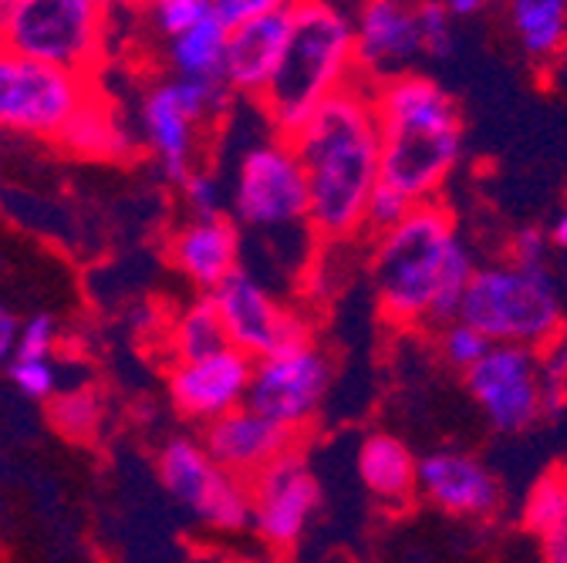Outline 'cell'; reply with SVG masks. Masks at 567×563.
<instances>
[{"label": "cell", "mask_w": 567, "mask_h": 563, "mask_svg": "<svg viewBox=\"0 0 567 563\" xmlns=\"http://www.w3.org/2000/svg\"><path fill=\"white\" fill-rule=\"evenodd\" d=\"M105 14L109 8L95 0H11L0 44L31 61L85 75L102 54Z\"/></svg>", "instance_id": "obj_6"}, {"label": "cell", "mask_w": 567, "mask_h": 563, "mask_svg": "<svg viewBox=\"0 0 567 563\" xmlns=\"http://www.w3.org/2000/svg\"><path fill=\"white\" fill-rule=\"evenodd\" d=\"M85 102V75L31 61L0 44V128L58 138Z\"/></svg>", "instance_id": "obj_7"}, {"label": "cell", "mask_w": 567, "mask_h": 563, "mask_svg": "<svg viewBox=\"0 0 567 563\" xmlns=\"http://www.w3.org/2000/svg\"><path fill=\"white\" fill-rule=\"evenodd\" d=\"M183 196L186 206L193 209V220H217L224 217V186L220 179L206 173V169H193L183 179Z\"/></svg>", "instance_id": "obj_35"}, {"label": "cell", "mask_w": 567, "mask_h": 563, "mask_svg": "<svg viewBox=\"0 0 567 563\" xmlns=\"http://www.w3.org/2000/svg\"><path fill=\"white\" fill-rule=\"evenodd\" d=\"M51 426L71 439V442H85L99 432L102 426V395L89 385L58 392V398H51Z\"/></svg>", "instance_id": "obj_26"}, {"label": "cell", "mask_w": 567, "mask_h": 563, "mask_svg": "<svg viewBox=\"0 0 567 563\" xmlns=\"http://www.w3.org/2000/svg\"><path fill=\"white\" fill-rule=\"evenodd\" d=\"M150 14H153V28L173 41L209 14V0H159V4L150 8Z\"/></svg>", "instance_id": "obj_34"}, {"label": "cell", "mask_w": 567, "mask_h": 563, "mask_svg": "<svg viewBox=\"0 0 567 563\" xmlns=\"http://www.w3.org/2000/svg\"><path fill=\"white\" fill-rule=\"evenodd\" d=\"M480 408L486 411L489 426L496 432H524L540 418V382H520L514 388H504L489 398L480 402Z\"/></svg>", "instance_id": "obj_27"}, {"label": "cell", "mask_w": 567, "mask_h": 563, "mask_svg": "<svg viewBox=\"0 0 567 563\" xmlns=\"http://www.w3.org/2000/svg\"><path fill=\"white\" fill-rule=\"evenodd\" d=\"M277 0H209V14L217 18L227 31L267 14Z\"/></svg>", "instance_id": "obj_37"}, {"label": "cell", "mask_w": 567, "mask_h": 563, "mask_svg": "<svg viewBox=\"0 0 567 563\" xmlns=\"http://www.w3.org/2000/svg\"><path fill=\"white\" fill-rule=\"evenodd\" d=\"M415 489L453 517H489L504 500L496 476L466 452H433L419 459Z\"/></svg>", "instance_id": "obj_17"}, {"label": "cell", "mask_w": 567, "mask_h": 563, "mask_svg": "<svg viewBox=\"0 0 567 563\" xmlns=\"http://www.w3.org/2000/svg\"><path fill=\"white\" fill-rule=\"evenodd\" d=\"M288 34H291V4H284V0H277L267 14L227 31L224 85L230 92L260 98L277 72Z\"/></svg>", "instance_id": "obj_18"}, {"label": "cell", "mask_w": 567, "mask_h": 563, "mask_svg": "<svg viewBox=\"0 0 567 563\" xmlns=\"http://www.w3.org/2000/svg\"><path fill=\"white\" fill-rule=\"evenodd\" d=\"M291 149L308 183V223L321 237L362 230L369 192L379 183L382 135L369 82L354 79L331 95L298 135Z\"/></svg>", "instance_id": "obj_1"}, {"label": "cell", "mask_w": 567, "mask_h": 563, "mask_svg": "<svg viewBox=\"0 0 567 563\" xmlns=\"http://www.w3.org/2000/svg\"><path fill=\"white\" fill-rule=\"evenodd\" d=\"M415 469H419V459L395 436L375 432L359 449V476L372 497L385 503H405L412 497Z\"/></svg>", "instance_id": "obj_20"}, {"label": "cell", "mask_w": 567, "mask_h": 563, "mask_svg": "<svg viewBox=\"0 0 567 563\" xmlns=\"http://www.w3.org/2000/svg\"><path fill=\"white\" fill-rule=\"evenodd\" d=\"M550 240L540 227H524L514 237V267H544Z\"/></svg>", "instance_id": "obj_38"}, {"label": "cell", "mask_w": 567, "mask_h": 563, "mask_svg": "<svg viewBox=\"0 0 567 563\" xmlns=\"http://www.w3.org/2000/svg\"><path fill=\"white\" fill-rule=\"evenodd\" d=\"M4 368H8L11 385L24 398H38V402H51L54 398L58 372H54L51 358H11Z\"/></svg>", "instance_id": "obj_33"}, {"label": "cell", "mask_w": 567, "mask_h": 563, "mask_svg": "<svg viewBox=\"0 0 567 563\" xmlns=\"http://www.w3.org/2000/svg\"><path fill=\"white\" fill-rule=\"evenodd\" d=\"M54 341H58V324H54V317L38 314V317H31L28 324L18 327V337H14V358H51Z\"/></svg>", "instance_id": "obj_36"}, {"label": "cell", "mask_w": 567, "mask_h": 563, "mask_svg": "<svg viewBox=\"0 0 567 563\" xmlns=\"http://www.w3.org/2000/svg\"><path fill=\"white\" fill-rule=\"evenodd\" d=\"M537 382H540V415L544 418H560L567 411V385L544 382V378H537Z\"/></svg>", "instance_id": "obj_40"}, {"label": "cell", "mask_w": 567, "mask_h": 563, "mask_svg": "<svg viewBox=\"0 0 567 563\" xmlns=\"http://www.w3.org/2000/svg\"><path fill=\"white\" fill-rule=\"evenodd\" d=\"M14 337H18V324L0 311V365H8L14 358Z\"/></svg>", "instance_id": "obj_41"}, {"label": "cell", "mask_w": 567, "mask_h": 563, "mask_svg": "<svg viewBox=\"0 0 567 563\" xmlns=\"http://www.w3.org/2000/svg\"><path fill=\"white\" fill-rule=\"evenodd\" d=\"M234 347L227 337V327L220 321V311L209 294L196 298L173 324V355L176 362H199L209 355Z\"/></svg>", "instance_id": "obj_24"}, {"label": "cell", "mask_w": 567, "mask_h": 563, "mask_svg": "<svg viewBox=\"0 0 567 563\" xmlns=\"http://www.w3.org/2000/svg\"><path fill=\"white\" fill-rule=\"evenodd\" d=\"M224 58H227V28L206 14L186 34L169 41V64L176 79L186 82H224Z\"/></svg>", "instance_id": "obj_21"}, {"label": "cell", "mask_w": 567, "mask_h": 563, "mask_svg": "<svg viewBox=\"0 0 567 563\" xmlns=\"http://www.w3.org/2000/svg\"><path fill=\"white\" fill-rule=\"evenodd\" d=\"M453 217L440 202H415L412 213L379 237L372 257V277L379 304L389 321H425L436 298V284L450 247L456 243Z\"/></svg>", "instance_id": "obj_4"}, {"label": "cell", "mask_w": 567, "mask_h": 563, "mask_svg": "<svg viewBox=\"0 0 567 563\" xmlns=\"http://www.w3.org/2000/svg\"><path fill=\"white\" fill-rule=\"evenodd\" d=\"M354 21V75L375 85L402 75L409 61L422 54L415 4L402 0H369L351 14Z\"/></svg>", "instance_id": "obj_14"}, {"label": "cell", "mask_w": 567, "mask_h": 563, "mask_svg": "<svg viewBox=\"0 0 567 563\" xmlns=\"http://www.w3.org/2000/svg\"><path fill=\"white\" fill-rule=\"evenodd\" d=\"M524 523L540 540L567 530V476H560V472L544 476L530 489L527 507H524Z\"/></svg>", "instance_id": "obj_29"}, {"label": "cell", "mask_w": 567, "mask_h": 563, "mask_svg": "<svg viewBox=\"0 0 567 563\" xmlns=\"http://www.w3.org/2000/svg\"><path fill=\"white\" fill-rule=\"evenodd\" d=\"M415 21H419L422 54H433V58H450L453 54L456 34H453V21H450L443 4H436V0L415 4Z\"/></svg>", "instance_id": "obj_31"}, {"label": "cell", "mask_w": 567, "mask_h": 563, "mask_svg": "<svg viewBox=\"0 0 567 563\" xmlns=\"http://www.w3.org/2000/svg\"><path fill=\"white\" fill-rule=\"evenodd\" d=\"M537 378L567 385V334H564V337H557V341H550L547 355L540 358V372H537Z\"/></svg>", "instance_id": "obj_39"}, {"label": "cell", "mask_w": 567, "mask_h": 563, "mask_svg": "<svg viewBox=\"0 0 567 563\" xmlns=\"http://www.w3.org/2000/svg\"><path fill=\"white\" fill-rule=\"evenodd\" d=\"M209 298L220 311L230 344L254 362L284 347L311 344L308 321L288 307H280L277 298L247 270H234Z\"/></svg>", "instance_id": "obj_12"}, {"label": "cell", "mask_w": 567, "mask_h": 563, "mask_svg": "<svg viewBox=\"0 0 567 563\" xmlns=\"http://www.w3.org/2000/svg\"><path fill=\"white\" fill-rule=\"evenodd\" d=\"M412 199L405 192H399L395 186L389 183H375V189L369 192V202H365V217H362V230L382 237L389 230H395L409 213H412Z\"/></svg>", "instance_id": "obj_30"}, {"label": "cell", "mask_w": 567, "mask_h": 563, "mask_svg": "<svg viewBox=\"0 0 567 563\" xmlns=\"http://www.w3.org/2000/svg\"><path fill=\"white\" fill-rule=\"evenodd\" d=\"M159 479L173 497L206 526L237 533L250 526V489L224 472L196 439H173L159 452Z\"/></svg>", "instance_id": "obj_11"}, {"label": "cell", "mask_w": 567, "mask_h": 563, "mask_svg": "<svg viewBox=\"0 0 567 563\" xmlns=\"http://www.w3.org/2000/svg\"><path fill=\"white\" fill-rule=\"evenodd\" d=\"M295 439H298L295 432L280 429L277 421L240 405L220 418L206 421L199 446L224 472L237 476L240 482H250L270 462L295 452Z\"/></svg>", "instance_id": "obj_15"}, {"label": "cell", "mask_w": 567, "mask_h": 563, "mask_svg": "<svg viewBox=\"0 0 567 563\" xmlns=\"http://www.w3.org/2000/svg\"><path fill=\"white\" fill-rule=\"evenodd\" d=\"M476 267H473V257L470 250L463 247V240H456L446 253V263H443V273H440V284H436V298H433V307L425 314V321L433 324H453L460 317V307H463V294L470 288Z\"/></svg>", "instance_id": "obj_28"}, {"label": "cell", "mask_w": 567, "mask_h": 563, "mask_svg": "<svg viewBox=\"0 0 567 563\" xmlns=\"http://www.w3.org/2000/svg\"><path fill=\"white\" fill-rule=\"evenodd\" d=\"M254 358L244 351L227 347L220 355L199 362H176L169 372V395L173 405L196 421H213L247 402Z\"/></svg>", "instance_id": "obj_16"}, {"label": "cell", "mask_w": 567, "mask_h": 563, "mask_svg": "<svg viewBox=\"0 0 567 563\" xmlns=\"http://www.w3.org/2000/svg\"><path fill=\"white\" fill-rule=\"evenodd\" d=\"M230 88L224 82H186L169 79L142 98V125L153 153L169 183L183 186V179L196 169V132L203 122L217 118L230 105Z\"/></svg>", "instance_id": "obj_9"}, {"label": "cell", "mask_w": 567, "mask_h": 563, "mask_svg": "<svg viewBox=\"0 0 567 563\" xmlns=\"http://www.w3.org/2000/svg\"><path fill=\"white\" fill-rule=\"evenodd\" d=\"M382 135L379 179L412 202H430L463 153L456 102L430 79L402 72L369 85Z\"/></svg>", "instance_id": "obj_2"}, {"label": "cell", "mask_w": 567, "mask_h": 563, "mask_svg": "<svg viewBox=\"0 0 567 563\" xmlns=\"http://www.w3.org/2000/svg\"><path fill=\"white\" fill-rule=\"evenodd\" d=\"M544 560L547 563H567V530L544 540Z\"/></svg>", "instance_id": "obj_43"}, {"label": "cell", "mask_w": 567, "mask_h": 563, "mask_svg": "<svg viewBox=\"0 0 567 563\" xmlns=\"http://www.w3.org/2000/svg\"><path fill=\"white\" fill-rule=\"evenodd\" d=\"M440 347H443V358H446L453 368H460V372L466 375L476 362H483V355H486V351H489L493 344H489L480 331H473L470 324L453 321V324L443 327Z\"/></svg>", "instance_id": "obj_32"}, {"label": "cell", "mask_w": 567, "mask_h": 563, "mask_svg": "<svg viewBox=\"0 0 567 563\" xmlns=\"http://www.w3.org/2000/svg\"><path fill=\"white\" fill-rule=\"evenodd\" d=\"M328 385H331V362L315 344L284 347L254 362L244 405L298 436L321 408Z\"/></svg>", "instance_id": "obj_10"}, {"label": "cell", "mask_w": 567, "mask_h": 563, "mask_svg": "<svg viewBox=\"0 0 567 563\" xmlns=\"http://www.w3.org/2000/svg\"><path fill=\"white\" fill-rule=\"evenodd\" d=\"M511 24L530 61H547L567 41V0H517Z\"/></svg>", "instance_id": "obj_22"}, {"label": "cell", "mask_w": 567, "mask_h": 563, "mask_svg": "<svg viewBox=\"0 0 567 563\" xmlns=\"http://www.w3.org/2000/svg\"><path fill=\"white\" fill-rule=\"evenodd\" d=\"M456 321L489 344H550L564 327L557 280L547 267H483L470 280Z\"/></svg>", "instance_id": "obj_5"}, {"label": "cell", "mask_w": 567, "mask_h": 563, "mask_svg": "<svg viewBox=\"0 0 567 563\" xmlns=\"http://www.w3.org/2000/svg\"><path fill=\"white\" fill-rule=\"evenodd\" d=\"M547 240H550V247H560V250H567V209H564V213L554 220V227L547 230Z\"/></svg>", "instance_id": "obj_44"}, {"label": "cell", "mask_w": 567, "mask_h": 563, "mask_svg": "<svg viewBox=\"0 0 567 563\" xmlns=\"http://www.w3.org/2000/svg\"><path fill=\"white\" fill-rule=\"evenodd\" d=\"M354 79V21L324 0L291 4V34L260 105L274 135L291 138L301 125Z\"/></svg>", "instance_id": "obj_3"}, {"label": "cell", "mask_w": 567, "mask_h": 563, "mask_svg": "<svg viewBox=\"0 0 567 563\" xmlns=\"http://www.w3.org/2000/svg\"><path fill=\"white\" fill-rule=\"evenodd\" d=\"M234 213L254 230L308 223V183L291 138H264L240 156L234 176Z\"/></svg>", "instance_id": "obj_8"}, {"label": "cell", "mask_w": 567, "mask_h": 563, "mask_svg": "<svg viewBox=\"0 0 567 563\" xmlns=\"http://www.w3.org/2000/svg\"><path fill=\"white\" fill-rule=\"evenodd\" d=\"M250 526L277 550H291L321 507V486L301 452H288L247 482Z\"/></svg>", "instance_id": "obj_13"}, {"label": "cell", "mask_w": 567, "mask_h": 563, "mask_svg": "<svg viewBox=\"0 0 567 563\" xmlns=\"http://www.w3.org/2000/svg\"><path fill=\"white\" fill-rule=\"evenodd\" d=\"M446 14H450V21H460V18H473V14H480L486 4L483 0H446Z\"/></svg>", "instance_id": "obj_42"}, {"label": "cell", "mask_w": 567, "mask_h": 563, "mask_svg": "<svg viewBox=\"0 0 567 563\" xmlns=\"http://www.w3.org/2000/svg\"><path fill=\"white\" fill-rule=\"evenodd\" d=\"M169 257L189 284H196L203 294H213L234 270H240V230L227 217L189 220L173 237Z\"/></svg>", "instance_id": "obj_19"}, {"label": "cell", "mask_w": 567, "mask_h": 563, "mask_svg": "<svg viewBox=\"0 0 567 563\" xmlns=\"http://www.w3.org/2000/svg\"><path fill=\"white\" fill-rule=\"evenodd\" d=\"M540 372V358L534 347H520V344H493L483 362H476L466 372V388L476 402L514 388L520 382H534Z\"/></svg>", "instance_id": "obj_23"}, {"label": "cell", "mask_w": 567, "mask_h": 563, "mask_svg": "<svg viewBox=\"0 0 567 563\" xmlns=\"http://www.w3.org/2000/svg\"><path fill=\"white\" fill-rule=\"evenodd\" d=\"M58 138L68 149H75L82 156H118L128 149L125 128L112 118L105 105H99V98H89Z\"/></svg>", "instance_id": "obj_25"}]
</instances>
